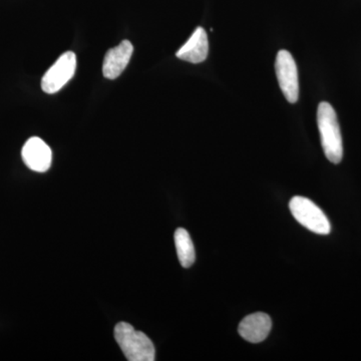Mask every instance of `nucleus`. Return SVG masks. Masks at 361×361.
Returning <instances> with one entry per match:
<instances>
[{
  "mask_svg": "<svg viewBox=\"0 0 361 361\" xmlns=\"http://www.w3.org/2000/svg\"><path fill=\"white\" fill-rule=\"evenodd\" d=\"M317 125L325 156L331 163H341L343 157L341 128L336 111L326 102H323L318 106Z\"/></svg>",
  "mask_w": 361,
  "mask_h": 361,
  "instance_id": "f257e3e1",
  "label": "nucleus"
},
{
  "mask_svg": "<svg viewBox=\"0 0 361 361\" xmlns=\"http://www.w3.org/2000/svg\"><path fill=\"white\" fill-rule=\"evenodd\" d=\"M116 343L129 361L155 360V346L146 334L135 330L127 322H120L115 327Z\"/></svg>",
  "mask_w": 361,
  "mask_h": 361,
  "instance_id": "f03ea898",
  "label": "nucleus"
},
{
  "mask_svg": "<svg viewBox=\"0 0 361 361\" xmlns=\"http://www.w3.org/2000/svg\"><path fill=\"white\" fill-rule=\"evenodd\" d=\"M289 208L297 222L310 231L319 235H329L331 226L322 209L305 197L295 196L291 199Z\"/></svg>",
  "mask_w": 361,
  "mask_h": 361,
  "instance_id": "7ed1b4c3",
  "label": "nucleus"
},
{
  "mask_svg": "<svg viewBox=\"0 0 361 361\" xmlns=\"http://www.w3.org/2000/svg\"><path fill=\"white\" fill-rule=\"evenodd\" d=\"M77 68V56L73 51H66L59 56L54 66L44 73L42 89L47 94L58 92L73 78Z\"/></svg>",
  "mask_w": 361,
  "mask_h": 361,
  "instance_id": "20e7f679",
  "label": "nucleus"
},
{
  "mask_svg": "<svg viewBox=\"0 0 361 361\" xmlns=\"http://www.w3.org/2000/svg\"><path fill=\"white\" fill-rule=\"evenodd\" d=\"M275 71L278 84L283 92L285 99L295 104L299 97L298 71L290 52L282 49L277 54Z\"/></svg>",
  "mask_w": 361,
  "mask_h": 361,
  "instance_id": "39448f33",
  "label": "nucleus"
},
{
  "mask_svg": "<svg viewBox=\"0 0 361 361\" xmlns=\"http://www.w3.org/2000/svg\"><path fill=\"white\" fill-rule=\"evenodd\" d=\"M21 156L25 165L35 172H47L51 168V149L39 137H32L27 140L21 151Z\"/></svg>",
  "mask_w": 361,
  "mask_h": 361,
  "instance_id": "423d86ee",
  "label": "nucleus"
},
{
  "mask_svg": "<svg viewBox=\"0 0 361 361\" xmlns=\"http://www.w3.org/2000/svg\"><path fill=\"white\" fill-rule=\"evenodd\" d=\"M133 52L134 47L129 40H123L118 47L106 52L103 63L104 77L109 80L120 77L129 65Z\"/></svg>",
  "mask_w": 361,
  "mask_h": 361,
  "instance_id": "0eeeda50",
  "label": "nucleus"
},
{
  "mask_svg": "<svg viewBox=\"0 0 361 361\" xmlns=\"http://www.w3.org/2000/svg\"><path fill=\"white\" fill-rule=\"evenodd\" d=\"M272 322L270 316L263 312L246 316L239 324L240 336L251 343H259L269 336Z\"/></svg>",
  "mask_w": 361,
  "mask_h": 361,
  "instance_id": "6e6552de",
  "label": "nucleus"
},
{
  "mask_svg": "<svg viewBox=\"0 0 361 361\" xmlns=\"http://www.w3.org/2000/svg\"><path fill=\"white\" fill-rule=\"evenodd\" d=\"M209 42L207 32L203 27L195 30L186 44L177 51L176 56L182 61L192 63H200L208 56Z\"/></svg>",
  "mask_w": 361,
  "mask_h": 361,
  "instance_id": "1a4fd4ad",
  "label": "nucleus"
},
{
  "mask_svg": "<svg viewBox=\"0 0 361 361\" xmlns=\"http://www.w3.org/2000/svg\"><path fill=\"white\" fill-rule=\"evenodd\" d=\"M174 239L180 265L184 268L191 267L196 260V253L189 233L184 228H179L176 230Z\"/></svg>",
  "mask_w": 361,
  "mask_h": 361,
  "instance_id": "9d476101",
  "label": "nucleus"
}]
</instances>
